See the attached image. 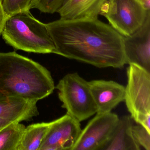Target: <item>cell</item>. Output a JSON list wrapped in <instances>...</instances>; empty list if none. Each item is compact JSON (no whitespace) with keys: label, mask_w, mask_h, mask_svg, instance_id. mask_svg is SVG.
I'll use <instances>...</instances> for the list:
<instances>
[{"label":"cell","mask_w":150,"mask_h":150,"mask_svg":"<svg viewBox=\"0 0 150 150\" xmlns=\"http://www.w3.org/2000/svg\"><path fill=\"white\" fill-rule=\"evenodd\" d=\"M64 0H35L32 8L38 9L42 13L53 14L57 13Z\"/></svg>","instance_id":"cell-17"},{"label":"cell","mask_w":150,"mask_h":150,"mask_svg":"<svg viewBox=\"0 0 150 150\" xmlns=\"http://www.w3.org/2000/svg\"><path fill=\"white\" fill-rule=\"evenodd\" d=\"M132 120L129 115L119 118L110 139L102 150H141L132 133Z\"/></svg>","instance_id":"cell-13"},{"label":"cell","mask_w":150,"mask_h":150,"mask_svg":"<svg viewBox=\"0 0 150 150\" xmlns=\"http://www.w3.org/2000/svg\"><path fill=\"white\" fill-rule=\"evenodd\" d=\"M8 17L16 13L30 11L35 0H1Z\"/></svg>","instance_id":"cell-16"},{"label":"cell","mask_w":150,"mask_h":150,"mask_svg":"<svg viewBox=\"0 0 150 150\" xmlns=\"http://www.w3.org/2000/svg\"><path fill=\"white\" fill-rule=\"evenodd\" d=\"M8 17L4 10L1 1L0 0V36L1 35L4 25Z\"/></svg>","instance_id":"cell-19"},{"label":"cell","mask_w":150,"mask_h":150,"mask_svg":"<svg viewBox=\"0 0 150 150\" xmlns=\"http://www.w3.org/2000/svg\"><path fill=\"white\" fill-rule=\"evenodd\" d=\"M26 126L14 122L0 130V150H17Z\"/></svg>","instance_id":"cell-15"},{"label":"cell","mask_w":150,"mask_h":150,"mask_svg":"<svg viewBox=\"0 0 150 150\" xmlns=\"http://www.w3.org/2000/svg\"><path fill=\"white\" fill-rule=\"evenodd\" d=\"M119 118L111 112L96 113L81 129L73 150H102L110 139Z\"/></svg>","instance_id":"cell-7"},{"label":"cell","mask_w":150,"mask_h":150,"mask_svg":"<svg viewBox=\"0 0 150 150\" xmlns=\"http://www.w3.org/2000/svg\"><path fill=\"white\" fill-rule=\"evenodd\" d=\"M124 101L132 119L150 132V72L134 64L127 68Z\"/></svg>","instance_id":"cell-5"},{"label":"cell","mask_w":150,"mask_h":150,"mask_svg":"<svg viewBox=\"0 0 150 150\" xmlns=\"http://www.w3.org/2000/svg\"><path fill=\"white\" fill-rule=\"evenodd\" d=\"M132 131L134 138L140 147L150 150V132L139 124L133 125Z\"/></svg>","instance_id":"cell-18"},{"label":"cell","mask_w":150,"mask_h":150,"mask_svg":"<svg viewBox=\"0 0 150 150\" xmlns=\"http://www.w3.org/2000/svg\"><path fill=\"white\" fill-rule=\"evenodd\" d=\"M55 54L99 68L126 64L123 36L98 19L63 20L47 23Z\"/></svg>","instance_id":"cell-1"},{"label":"cell","mask_w":150,"mask_h":150,"mask_svg":"<svg viewBox=\"0 0 150 150\" xmlns=\"http://www.w3.org/2000/svg\"><path fill=\"white\" fill-rule=\"evenodd\" d=\"M123 48L126 64L137 65L150 72V13L139 29L123 37Z\"/></svg>","instance_id":"cell-9"},{"label":"cell","mask_w":150,"mask_h":150,"mask_svg":"<svg viewBox=\"0 0 150 150\" xmlns=\"http://www.w3.org/2000/svg\"><path fill=\"white\" fill-rule=\"evenodd\" d=\"M51 123H38L26 127L17 150H39Z\"/></svg>","instance_id":"cell-14"},{"label":"cell","mask_w":150,"mask_h":150,"mask_svg":"<svg viewBox=\"0 0 150 150\" xmlns=\"http://www.w3.org/2000/svg\"><path fill=\"white\" fill-rule=\"evenodd\" d=\"M138 1L146 11H150V0H138Z\"/></svg>","instance_id":"cell-20"},{"label":"cell","mask_w":150,"mask_h":150,"mask_svg":"<svg viewBox=\"0 0 150 150\" xmlns=\"http://www.w3.org/2000/svg\"><path fill=\"white\" fill-rule=\"evenodd\" d=\"M37 103L19 98H0V130L14 122L30 121L38 115Z\"/></svg>","instance_id":"cell-11"},{"label":"cell","mask_w":150,"mask_h":150,"mask_svg":"<svg viewBox=\"0 0 150 150\" xmlns=\"http://www.w3.org/2000/svg\"><path fill=\"white\" fill-rule=\"evenodd\" d=\"M97 113L111 112L120 103L124 101L125 88L113 81L94 80L88 81Z\"/></svg>","instance_id":"cell-10"},{"label":"cell","mask_w":150,"mask_h":150,"mask_svg":"<svg viewBox=\"0 0 150 150\" xmlns=\"http://www.w3.org/2000/svg\"><path fill=\"white\" fill-rule=\"evenodd\" d=\"M81 129L80 122L66 114L52 122L39 150H73Z\"/></svg>","instance_id":"cell-8"},{"label":"cell","mask_w":150,"mask_h":150,"mask_svg":"<svg viewBox=\"0 0 150 150\" xmlns=\"http://www.w3.org/2000/svg\"><path fill=\"white\" fill-rule=\"evenodd\" d=\"M1 35L6 43L15 50L40 54L56 52L46 24L35 18L30 11L9 16Z\"/></svg>","instance_id":"cell-3"},{"label":"cell","mask_w":150,"mask_h":150,"mask_svg":"<svg viewBox=\"0 0 150 150\" xmlns=\"http://www.w3.org/2000/svg\"><path fill=\"white\" fill-rule=\"evenodd\" d=\"M55 88L58 90L59 98L66 114L80 122L97 113L88 81L77 73L65 75Z\"/></svg>","instance_id":"cell-4"},{"label":"cell","mask_w":150,"mask_h":150,"mask_svg":"<svg viewBox=\"0 0 150 150\" xmlns=\"http://www.w3.org/2000/svg\"><path fill=\"white\" fill-rule=\"evenodd\" d=\"M55 88L50 71L15 52H0V98L38 102Z\"/></svg>","instance_id":"cell-2"},{"label":"cell","mask_w":150,"mask_h":150,"mask_svg":"<svg viewBox=\"0 0 150 150\" xmlns=\"http://www.w3.org/2000/svg\"><path fill=\"white\" fill-rule=\"evenodd\" d=\"M108 0H64L57 13L63 20L98 19Z\"/></svg>","instance_id":"cell-12"},{"label":"cell","mask_w":150,"mask_h":150,"mask_svg":"<svg viewBox=\"0 0 150 150\" xmlns=\"http://www.w3.org/2000/svg\"><path fill=\"white\" fill-rule=\"evenodd\" d=\"M150 11L138 0H108L100 15L122 36L130 35L144 24Z\"/></svg>","instance_id":"cell-6"}]
</instances>
